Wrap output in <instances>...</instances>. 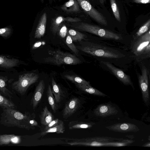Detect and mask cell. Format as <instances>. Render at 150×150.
I'll use <instances>...</instances> for the list:
<instances>
[{"label":"cell","instance_id":"5bb4252c","mask_svg":"<svg viewBox=\"0 0 150 150\" xmlns=\"http://www.w3.org/2000/svg\"><path fill=\"white\" fill-rule=\"evenodd\" d=\"M118 112L115 107L110 104H101L99 105L94 111L97 116L105 117L115 115Z\"/></svg>","mask_w":150,"mask_h":150},{"label":"cell","instance_id":"d590c367","mask_svg":"<svg viewBox=\"0 0 150 150\" xmlns=\"http://www.w3.org/2000/svg\"><path fill=\"white\" fill-rule=\"evenodd\" d=\"M132 1L137 4H146L150 3V0H133Z\"/></svg>","mask_w":150,"mask_h":150},{"label":"cell","instance_id":"ac0fdd59","mask_svg":"<svg viewBox=\"0 0 150 150\" xmlns=\"http://www.w3.org/2000/svg\"><path fill=\"white\" fill-rule=\"evenodd\" d=\"M76 87L82 91L87 93L93 95L105 97L107 96L104 93L92 87L78 83H75Z\"/></svg>","mask_w":150,"mask_h":150},{"label":"cell","instance_id":"277c9868","mask_svg":"<svg viewBox=\"0 0 150 150\" xmlns=\"http://www.w3.org/2000/svg\"><path fill=\"white\" fill-rule=\"evenodd\" d=\"M110 139L106 137L87 138L81 139L67 138L66 143L71 146H124V142H109Z\"/></svg>","mask_w":150,"mask_h":150},{"label":"cell","instance_id":"8fae6325","mask_svg":"<svg viewBox=\"0 0 150 150\" xmlns=\"http://www.w3.org/2000/svg\"><path fill=\"white\" fill-rule=\"evenodd\" d=\"M106 128L110 130L121 132H137L139 130L137 125L129 123H116Z\"/></svg>","mask_w":150,"mask_h":150},{"label":"cell","instance_id":"7a4b0ae2","mask_svg":"<svg viewBox=\"0 0 150 150\" xmlns=\"http://www.w3.org/2000/svg\"><path fill=\"white\" fill-rule=\"evenodd\" d=\"M3 109L0 121L3 125L8 127H16L28 130L35 128L31 126L30 123V120L35 118L34 113L26 112L23 114L14 108Z\"/></svg>","mask_w":150,"mask_h":150},{"label":"cell","instance_id":"e0dca14e","mask_svg":"<svg viewBox=\"0 0 150 150\" xmlns=\"http://www.w3.org/2000/svg\"><path fill=\"white\" fill-rule=\"evenodd\" d=\"M79 4L76 0H68L61 6V9L68 13H79L80 11Z\"/></svg>","mask_w":150,"mask_h":150},{"label":"cell","instance_id":"4dcf8cb0","mask_svg":"<svg viewBox=\"0 0 150 150\" xmlns=\"http://www.w3.org/2000/svg\"><path fill=\"white\" fill-rule=\"evenodd\" d=\"M66 43L69 47L73 52L76 55H78L79 51L73 42V41L69 35L67 34Z\"/></svg>","mask_w":150,"mask_h":150},{"label":"cell","instance_id":"7c38bea8","mask_svg":"<svg viewBox=\"0 0 150 150\" xmlns=\"http://www.w3.org/2000/svg\"><path fill=\"white\" fill-rule=\"evenodd\" d=\"M80 105V100L78 98H74L71 99L66 103L63 109V118H67L72 115L79 108Z\"/></svg>","mask_w":150,"mask_h":150},{"label":"cell","instance_id":"4fadbf2b","mask_svg":"<svg viewBox=\"0 0 150 150\" xmlns=\"http://www.w3.org/2000/svg\"><path fill=\"white\" fill-rule=\"evenodd\" d=\"M81 21V20L77 18L64 17L63 16H59L52 20L51 24L52 30L53 33H56L63 22H77Z\"/></svg>","mask_w":150,"mask_h":150},{"label":"cell","instance_id":"484cf974","mask_svg":"<svg viewBox=\"0 0 150 150\" xmlns=\"http://www.w3.org/2000/svg\"><path fill=\"white\" fill-rule=\"evenodd\" d=\"M47 94L49 103L53 112H55L57 109L56 103L53 95L51 86L50 85H49L48 86Z\"/></svg>","mask_w":150,"mask_h":150},{"label":"cell","instance_id":"f35d334b","mask_svg":"<svg viewBox=\"0 0 150 150\" xmlns=\"http://www.w3.org/2000/svg\"><path fill=\"white\" fill-rule=\"evenodd\" d=\"M41 1L42 2H43L44 1V0H41Z\"/></svg>","mask_w":150,"mask_h":150},{"label":"cell","instance_id":"603a6c76","mask_svg":"<svg viewBox=\"0 0 150 150\" xmlns=\"http://www.w3.org/2000/svg\"><path fill=\"white\" fill-rule=\"evenodd\" d=\"M7 80L6 77L0 76V92L4 96L11 98L13 94L6 87Z\"/></svg>","mask_w":150,"mask_h":150},{"label":"cell","instance_id":"3957f363","mask_svg":"<svg viewBox=\"0 0 150 150\" xmlns=\"http://www.w3.org/2000/svg\"><path fill=\"white\" fill-rule=\"evenodd\" d=\"M71 26L76 29L89 33L103 38L120 40L122 38L119 35L96 25L82 22H72Z\"/></svg>","mask_w":150,"mask_h":150},{"label":"cell","instance_id":"2e32d148","mask_svg":"<svg viewBox=\"0 0 150 150\" xmlns=\"http://www.w3.org/2000/svg\"><path fill=\"white\" fill-rule=\"evenodd\" d=\"M47 21V14L44 13L39 21L35 32V38L40 39L44 36L45 32Z\"/></svg>","mask_w":150,"mask_h":150},{"label":"cell","instance_id":"52a82bcc","mask_svg":"<svg viewBox=\"0 0 150 150\" xmlns=\"http://www.w3.org/2000/svg\"><path fill=\"white\" fill-rule=\"evenodd\" d=\"M39 78L38 75L34 73H29L20 75L18 80L11 85L12 88L21 95H24L28 87L36 82Z\"/></svg>","mask_w":150,"mask_h":150},{"label":"cell","instance_id":"44dd1931","mask_svg":"<svg viewBox=\"0 0 150 150\" xmlns=\"http://www.w3.org/2000/svg\"><path fill=\"white\" fill-rule=\"evenodd\" d=\"M65 131V127L63 121L60 120L59 123L56 125L49 128L45 130H43L40 134L41 136H44L51 133L57 134L63 133Z\"/></svg>","mask_w":150,"mask_h":150},{"label":"cell","instance_id":"74e56055","mask_svg":"<svg viewBox=\"0 0 150 150\" xmlns=\"http://www.w3.org/2000/svg\"><path fill=\"white\" fill-rule=\"evenodd\" d=\"M100 3L101 4H103L105 2V0H99Z\"/></svg>","mask_w":150,"mask_h":150},{"label":"cell","instance_id":"8d00e7d4","mask_svg":"<svg viewBox=\"0 0 150 150\" xmlns=\"http://www.w3.org/2000/svg\"><path fill=\"white\" fill-rule=\"evenodd\" d=\"M143 146L145 147H150V142H149L148 143H146L144 144Z\"/></svg>","mask_w":150,"mask_h":150},{"label":"cell","instance_id":"9c48e42d","mask_svg":"<svg viewBox=\"0 0 150 150\" xmlns=\"http://www.w3.org/2000/svg\"><path fill=\"white\" fill-rule=\"evenodd\" d=\"M138 77L143 100L148 106L149 104L148 72L144 66L142 67V74H138Z\"/></svg>","mask_w":150,"mask_h":150},{"label":"cell","instance_id":"d6a6232c","mask_svg":"<svg viewBox=\"0 0 150 150\" xmlns=\"http://www.w3.org/2000/svg\"><path fill=\"white\" fill-rule=\"evenodd\" d=\"M11 29L9 28L6 27L0 29V35L4 38H7L11 34Z\"/></svg>","mask_w":150,"mask_h":150},{"label":"cell","instance_id":"7402d4cb","mask_svg":"<svg viewBox=\"0 0 150 150\" xmlns=\"http://www.w3.org/2000/svg\"><path fill=\"white\" fill-rule=\"evenodd\" d=\"M94 123L92 122H86L78 121H71L68 124L70 129H80L90 128L92 127Z\"/></svg>","mask_w":150,"mask_h":150},{"label":"cell","instance_id":"ffe728a7","mask_svg":"<svg viewBox=\"0 0 150 150\" xmlns=\"http://www.w3.org/2000/svg\"><path fill=\"white\" fill-rule=\"evenodd\" d=\"M40 119L41 123L45 126L54 119L53 115L49 110L47 106L43 109L40 116Z\"/></svg>","mask_w":150,"mask_h":150},{"label":"cell","instance_id":"836d02e7","mask_svg":"<svg viewBox=\"0 0 150 150\" xmlns=\"http://www.w3.org/2000/svg\"><path fill=\"white\" fill-rule=\"evenodd\" d=\"M67 29L64 24H62L59 28L58 32L59 36L62 38H64L66 36L67 32Z\"/></svg>","mask_w":150,"mask_h":150},{"label":"cell","instance_id":"8992f818","mask_svg":"<svg viewBox=\"0 0 150 150\" xmlns=\"http://www.w3.org/2000/svg\"><path fill=\"white\" fill-rule=\"evenodd\" d=\"M49 53L51 56L44 59L45 62L55 65L62 64L76 65L81 61L75 55L59 50L50 51Z\"/></svg>","mask_w":150,"mask_h":150},{"label":"cell","instance_id":"d6986e66","mask_svg":"<svg viewBox=\"0 0 150 150\" xmlns=\"http://www.w3.org/2000/svg\"><path fill=\"white\" fill-rule=\"evenodd\" d=\"M19 60L16 59H9L6 57L0 55V67L9 69L16 66Z\"/></svg>","mask_w":150,"mask_h":150},{"label":"cell","instance_id":"d4e9b609","mask_svg":"<svg viewBox=\"0 0 150 150\" xmlns=\"http://www.w3.org/2000/svg\"><path fill=\"white\" fill-rule=\"evenodd\" d=\"M52 90L54 96L56 103H59L61 99L62 91L60 86L57 84L54 79H52Z\"/></svg>","mask_w":150,"mask_h":150},{"label":"cell","instance_id":"4316f807","mask_svg":"<svg viewBox=\"0 0 150 150\" xmlns=\"http://www.w3.org/2000/svg\"><path fill=\"white\" fill-rule=\"evenodd\" d=\"M64 77L67 79L74 83L88 86H91L90 83L79 76L73 75H65Z\"/></svg>","mask_w":150,"mask_h":150},{"label":"cell","instance_id":"6da1fadb","mask_svg":"<svg viewBox=\"0 0 150 150\" xmlns=\"http://www.w3.org/2000/svg\"><path fill=\"white\" fill-rule=\"evenodd\" d=\"M77 49L94 57L103 59L105 62L120 60L126 56L125 53L120 49L107 45L99 41L82 42Z\"/></svg>","mask_w":150,"mask_h":150},{"label":"cell","instance_id":"30bf717a","mask_svg":"<svg viewBox=\"0 0 150 150\" xmlns=\"http://www.w3.org/2000/svg\"><path fill=\"white\" fill-rule=\"evenodd\" d=\"M108 70L113 74L122 83L125 85H130L134 88L133 83L129 76L125 74L122 70L108 62L101 61Z\"/></svg>","mask_w":150,"mask_h":150},{"label":"cell","instance_id":"f546056e","mask_svg":"<svg viewBox=\"0 0 150 150\" xmlns=\"http://www.w3.org/2000/svg\"><path fill=\"white\" fill-rule=\"evenodd\" d=\"M110 1L111 8L115 17L117 21L120 22L121 18L120 12L115 0H110Z\"/></svg>","mask_w":150,"mask_h":150},{"label":"cell","instance_id":"ba28073f","mask_svg":"<svg viewBox=\"0 0 150 150\" xmlns=\"http://www.w3.org/2000/svg\"><path fill=\"white\" fill-rule=\"evenodd\" d=\"M76 0L79 6L92 19L101 25H107V22L105 18L92 5L88 0Z\"/></svg>","mask_w":150,"mask_h":150},{"label":"cell","instance_id":"83f0119b","mask_svg":"<svg viewBox=\"0 0 150 150\" xmlns=\"http://www.w3.org/2000/svg\"><path fill=\"white\" fill-rule=\"evenodd\" d=\"M0 106L3 108L16 107L15 104L11 101L5 98L0 93Z\"/></svg>","mask_w":150,"mask_h":150},{"label":"cell","instance_id":"e575fe53","mask_svg":"<svg viewBox=\"0 0 150 150\" xmlns=\"http://www.w3.org/2000/svg\"><path fill=\"white\" fill-rule=\"evenodd\" d=\"M60 120L58 119H54L48 124L45 126L44 130H46L49 128L56 125L58 124Z\"/></svg>","mask_w":150,"mask_h":150},{"label":"cell","instance_id":"1f68e13d","mask_svg":"<svg viewBox=\"0 0 150 150\" xmlns=\"http://www.w3.org/2000/svg\"><path fill=\"white\" fill-rule=\"evenodd\" d=\"M15 136L12 135H5L0 136V144H7L10 142L13 143V139Z\"/></svg>","mask_w":150,"mask_h":150},{"label":"cell","instance_id":"cb8c5ba5","mask_svg":"<svg viewBox=\"0 0 150 150\" xmlns=\"http://www.w3.org/2000/svg\"><path fill=\"white\" fill-rule=\"evenodd\" d=\"M67 34L71 37L73 42H80L85 40L87 37L85 34L72 29L68 30Z\"/></svg>","mask_w":150,"mask_h":150},{"label":"cell","instance_id":"f1b7e54d","mask_svg":"<svg viewBox=\"0 0 150 150\" xmlns=\"http://www.w3.org/2000/svg\"><path fill=\"white\" fill-rule=\"evenodd\" d=\"M150 28V19L148 20L137 31L134 37V40L135 39L146 32L149 30Z\"/></svg>","mask_w":150,"mask_h":150},{"label":"cell","instance_id":"5b68a950","mask_svg":"<svg viewBox=\"0 0 150 150\" xmlns=\"http://www.w3.org/2000/svg\"><path fill=\"white\" fill-rule=\"evenodd\" d=\"M131 51L136 57L144 58L150 57V30L138 38L134 40Z\"/></svg>","mask_w":150,"mask_h":150},{"label":"cell","instance_id":"9a60e30c","mask_svg":"<svg viewBox=\"0 0 150 150\" xmlns=\"http://www.w3.org/2000/svg\"><path fill=\"white\" fill-rule=\"evenodd\" d=\"M45 84L43 80H40L36 86L31 100L33 109L37 106L40 102L43 94Z\"/></svg>","mask_w":150,"mask_h":150}]
</instances>
